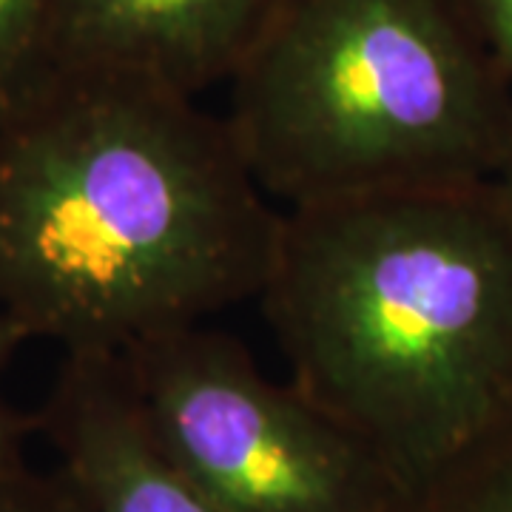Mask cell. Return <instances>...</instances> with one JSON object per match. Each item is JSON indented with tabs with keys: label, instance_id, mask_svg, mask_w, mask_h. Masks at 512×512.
Here are the masks:
<instances>
[{
	"label": "cell",
	"instance_id": "1",
	"mask_svg": "<svg viewBox=\"0 0 512 512\" xmlns=\"http://www.w3.org/2000/svg\"><path fill=\"white\" fill-rule=\"evenodd\" d=\"M279 225L197 97L43 72L0 120V316L63 356H123L256 299Z\"/></svg>",
	"mask_w": 512,
	"mask_h": 512
},
{
	"label": "cell",
	"instance_id": "2",
	"mask_svg": "<svg viewBox=\"0 0 512 512\" xmlns=\"http://www.w3.org/2000/svg\"><path fill=\"white\" fill-rule=\"evenodd\" d=\"M259 305L291 384L399 490L512 399V211L493 183L282 208Z\"/></svg>",
	"mask_w": 512,
	"mask_h": 512
},
{
	"label": "cell",
	"instance_id": "3",
	"mask_svg": "<svg viewBox=\"0 0 512 512\" xmlns=\"http://www.w3.org/2000/svg\"><path fill=\"white\" fill-rule=\"evenodd\" d=\"M279 208L493 183L512 86L461 0H282L225 114Z\"/></svg>",
	"mask_w": 512,
	"mask_h": 512
},
{
	"label": "cell",
	"instance_id": "4",
	"mask_svg": "<svg viewBox=\"0 0 512 512\" xmlns=\"http://www.w3.org/2000/svg\"><path fill=\"white\" fill-rule=\"evenodd\" d=\"M120 362L154 439L222 512H390L402 493L348 430L205 322Z\"/></svg>",
	"mask_w": 512,
	"mask_h": 512
},
{
	"label": "cell",
	"instance_id": "5",
	"mask_svg": "<svg viewBox=\"0 0 512 512\" xmlns=\"http://www.w3.org/2000/svg\"><path fill=\"white\" fill-rule=\"evenodd\" d=\"M279 3L55 0L43 72L111 74L200 97L231 83Z\"/></svg>",
	"mask_w": 512,
	"mask_h": 512
},
{
	"label": "cell",
	"instance_id": "6",
	"mask_svg": "<svg viewBox=\"0 0 512 512\" xmlns=\"http://www.w3.org/2000/svg\"><path fill=\"white\" fill-rule=\"evenodd\" d=\"M40 421L86 512H222L154 439L120 356H63Z\"/></svg>",
	"mask_w": 512,
	"mask_h": 512
},
{
	"label": "cell",
	"instance_id": "7",
	"mask_svg": "<svg viewBox=\"0 0 512 512\" xmlns=\"http://www.w3.org/2000/svg\"><path fill=\"white\" fill-rule=\"evenodd\" d=\"M390 512H512V399L493 424Z\"/></svg>",
	"mask_w": 512,
	"mask_h": 512
},
{
	"label": "cell",
	"instance_id": "8",
	"mask_svg": "<svg viewBox=\"0 0 512 512\" xmlns=\"http://www.w3.org/2000/svg\"><path fill=\"white\" fill-rule=\"evenodd\" d=\"M55 0H0V120L43 72Z\"/></svg>",
	"mask_w": 512,
	"mask_h": 512
},
{
	"label": "cell",
	"instance_id": "9",
	"mask_svg": "<svg viewBox=\"0 0 512 512\" xmlns=\"http://www.w3.org/2000/svg\"><path fill=\"white\" fill-rule=\"evenodd\" d=\"M0 512H86L72 490L63 484L37 481L20 470L9 481L0 484Z\"/></svg>",
	"mask_w": 512,
	"mask_h": 512
},
{
	"label": "cell",
	"instance_id": "10",
	"mask_svg": "<svg viewBox=\"0 0 512 512\" xmlns=\"http://www.w3.org/2000/svg\"><path fill=\"white\" fill-rule=\"evenodd\" d=\"M481 43L512 86V0H461Z\"/></svg>",
	"mask_w": 512,
	"mask_h": 512
},
{
	"label": "cell",
	"instance_id": "11",
	"mask_svg": "<svg viewBox=\"0 0 512 512\" xmlns=\"http://www.w3.org/2000/svg\"><path fill=\"white\" fill-rule=\"evenodd\" d=\"M29 339L20 333L15 322H9L6 316H0V379H3V370L9 365V359L18 353ZM23 470L20 464V450H18V421L15 416L6 410V404L0 399V484L9 481Z\"/></svg>",
	"mask_w": 512,
	"mask_h": 512
},
{
	"label": "cell",
	"instance_id": "12",
	"mask_svg": "<svg viewBox=\"0 0 512 512\" xmlns=\"http://www.w3.org/2000/svg\"><path fill=\"white\" fill-rule=\"evenodd\" d=\"M493 185L498 188L501 200L507 202V208L512 211V154H510V160L504 163V168H501V174L493 180Z\"/></svg>",
	"mask_w": 512,
	"mask_h": 512
}]
</instances>
